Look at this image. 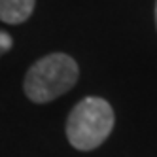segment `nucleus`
I'll list each match as a JSON object with an SVG mask.
<instances>
[{
	"label": "nucleus",
	"mask_w": 157,
	"mask_h": 157,
	"mask_svg": "<svg viewBox=\"0 0 157 157\" xmlns=\"http://www.w3.org/2000/svg\"><path fill=\"white\" fill-rule=\"evenodd\" d=\"M80 78V66L66 53H49L27 70L23 89L36 104H46L68 93Z\"/></svg>",
	"instance_id": "nucleus-1"
},
{
	"label": "nucleus",
	"mask_w": 157,
	"mask_h": 157,
	"mask_svg": "<svg viewBox=\"0 0 157 157\" xmlns=\"http://www.w3.org/2000/svg\"><path fill=\"white\" fill-rule=\"evenodd\" d=\"M114 110L100 97L80 100L66 119V138L80 151L95 150L102 144L114 129Z\"/></svg>",
	"instance_id": "nucleus-2"
},
{
	"label": "nucleus",
	"mask_w": 157,
	"mask_h": 157,
	"mask_svg": "<svg viewBox=\"0 0 157 157\" xmlns=\"http://www.w3.org/2000/svg\"><path fill=\"white\" fill-rule=\"evenodd\" d=\"M36 0H0V21L6 25H21L30 19Z\"/></svg>",
	"instance_id": "nucleus-3"
},
{
	"label": "nucleus",
	"mask_w": 157,
	"mask_h": 157,
	"mask_svg": "<svg viewBox=\"0 0 157 157\" xmlns=\"http://www.w3.org/2000/svg\"><path fill=\"white\" fill-rule=\"evenodd\" d=\"M10 49H12V36H10L8 32L0 30V55H4Z\"/></svg>",
	"instance_id": "nucleus-4"
},
{
	"label": "nucleus",
	"mask_w": 157,
	"mask_h": 157,
	"mask_svg": "<svg viewBox=\"0 0 157 157\" xmlns=\"http://www.w3.org/2000/svg\"><path fill=\"white\" fill-rule=\"evenodd\" d=\"M155 25H157V2H155Z\"/></svg>",
	"instance_id": "nucleus-5"
}]
</instances>
